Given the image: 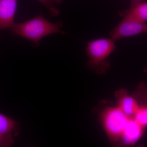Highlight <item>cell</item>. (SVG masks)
Instances as JSON below:
<instances>
[{"instance_id":"obj_1","label":"cell","mask_w":147,"mask_h":147,"mask_svg":"<svg viewBox=\"0 0 147 147\" xmlns=\"http://www.w3.org/2000/svg\"><path fill=\"white\" fill-rule=\"evenodd\" d=\"M61 21L53 23L41 14L23 23L14 24L10 30L14 34L25 38L36 45L43 38L55 34H64L61 28Z\"/></svg>"},{"instance_id":"obj_2","label":"cell","mask_w":147,"mask_h":147,"mask_svg":"<svg viewBox=\"0 0 147 147\" xmlns=\"http://www.w3.org/2000/svg\"><path fill=\"white\" fill-rule=\"evenodd\" d=\"M113 38H100L88 42L86 52L89 61L87 66L99 75L105 74L110 67L107 58L115 49Z\"/></svg>"},{"instance_id":"obj_3","label":"cell","mask_w":147,"mask_h":147,"mask_svg":"<svg viewBox=\"0 0 147 147\" xmlns=\"http://www.w3.org/2000/svg\"><path fill=\"white\" fill-rule=\"evenodd\" d=\"M130 118L117 106L106 107L102 110L99 121L111 144H118Z\"/></svg>"},{"instance_id":"obj_4","label":"cell","mask_w":147,"mask_h":147,"mask_svg":"<svg viewBox=\"0 0 147 147\" xmlns=\"http://www.w3.org/2000/svg\"><path fill=\"white\" fill-rule=\"evenodd\" d=\"M147 32V24L124 16L123 19L110 34L115 40Z\"/></svg>"},{"instance_id":"obj_5","label":"cell","mask_w":147,"mask_h":147,"mask_svg":"<svg viewBox=\"0 0 147 147\" xmlns=\"http://www.w3.org/2000/svg\"><path fill=\"white\" fill-rule=\"evenodd\" d=\"M145 129L132 117L130 118L117 146L123 147L134 146L142 138Z\"/></svg>"},{"instance_id":"obj_6","label":"cell","mask_w":147,"mask_h":147,"mask_svg":"<svg viewBox=\"0 0 147 147\" xmlns=\"http://www.w3.org/2000/svg\"><path fill=\"white\" fill-rule=\"evenodd\" d=\"M17 0H0V31L14 24Z\"/></svg>"},{"instance_id":"obj_7","label":"cell","mask_w":147,"mask_h":147,"mask_svg":"<svg viewBox=\"0 0 147 147\" xmlns=\"http://www.w3.org/2000/svg\"><path fill=\"white\" fill-rule=\"evenodd\" d=\"M117 106L129 117H133L139 107L136 98L129 95L125 89H121L115 93Z\"/></svg>"},{"instance_id":"obj_8","label":"cell","mask_w":147,"mask_h":147,"mask_svg":"<svg viewBox=\"0 0 147 147\" xmlns=\"http://www.w3.org/2000/svg\"><path fill=\"white\" fill-rule=\"evenodd\" d=\"M123 15L127 16L139 22H147V2L131 4L130 8L124 11Z\"/></svg>"},{"instance_id":"obj_9","label":"cell","mask_w":147,"mask_h":147,"mask_svg":"<svg viewBox=\"0 0 147 147\" xmlns=\"http://www.w3.org/2000/svg\"><path fill=\"white\" fill-rule=\"evenodd\" d=\"M20 130L18 122L0 113V134H12L15 137L19 134Z\"/></svg>"},{"instance_id":"obj_10","label":"cell","mask_w":147,"mask_h":147,"mask_svg":"<svg viewBox=\"0 0 147 147\" xmlns=\"http://www.w3.org/2000/svg\"><path fill=\"white\" fill-rule=\"evenodd\" d=\"M131 95L134 96L140 105L147 109V84L141 82L137 85L136 90Z\"/></svg>"},{"instance_id":"obj_11","label":"cell","mask_w":147,"mask_h":147,"mask_svg":"<svg viewBox=\"0 0 147 147\" xmlns=\"http://www.w3.org/2000/svg\"><path fill=\"white\" fill-rule=\"evenodd\" d=\"M132 117L141 126L144 128H147V109L143 105H139V108Z\"/></svg>"},{"instance_id":"obj_12","label":"cell","mask_w":147,"mask_h":147,"mask_svg":"<svg viewBox=\"0 0 147 147\" xmlns=\"http://www.w3.org/2000/svg\"><path fill=\"white\" fill-rule=\"evenodd\" d=\"M41 4L47 8L51 16L57 17L59 14L60 11L56 8L55 4L61 3L63 0H38Z\"/></svg>"},{"instance_id":"obj_13","label":"cell","mask_w":147,"mask_h":147,"mask_svg":"<svg viewBox=\"0 0 147 147\" xmlns=\"http://www.w3.org/2000/svg\"><path fill=\"white\" fill-rule=\"evenodd\" d=\"M13 136L12 134H0V147H9L14 144Z\"/></svg>"},{"instance_id":"obj_14","label":"cell","mask_w":147,"mask_h":147,"mask_svg":"<svg viewBox=\"0 0 147 147\" xmlns=\"http://www.w3.org/2000/svg\"><path fill=\"white\" fill-rule=\"evenodd\" d=\"M131 4L136 3L140 2L145 1V0H131Z\"/></svg>"},{"instance_id":"obj_15","label":"cell","mask_w":147,"mask_h":147,"mask_svg":"<svg viewBox=\"0 0 147 147\" xmlns=\"http://www.w3.org/2000/svg\"><path fill=\"white\" fill-rule=\"evenodd\" d=\"M144 72H147V66L144 69Z\"/></svg>"}]
</instances>
